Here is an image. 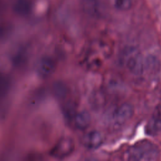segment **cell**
<instances>
[{"instance_id": "1", "label": "cell", "mask_w": 161, "mask_h": 161, "mask_svg": "<svg viewBox=\"0 0 161 161\" xmlns=\"http://www.w3.org/2000/svg\"><path fill=\"white\" fill-rule=\"evenodd\" d=\"M159 149L153 143L143 140L131 147L125 153V158L129 160H156L159 157Z\"/></svg>"}, {"instance_id": "2", "label": "cell", "mask_w": 161, "mask_h": 161, "mask_svg": "<svg viewBox=\"0 0 161 161\" xmlns=\"http://www.w3.org/2000/svg\"><path fill=\"white\" fill-rule=\"evenodd\" d=\"M120 61L135 75H140L144 70L143 57L140 51L134 47H128L123 51Z\"/></svg>"}, {"instance_id": "3", "label": "cell", "mask_w": 161, "mask_h": 161, "mask_svg": "<svg viewBox=\"0 0 161 161\" xmlns=\"http://www.w3.org/2000/svg\"><path fill=\"white\" fill-rule=\"evenodd\" d=\"M75 143L74 140L69 136L60 138L50 151L51 157L56 158H64L70 155L74 151Z\"/></svg>"}, {"instance_id": "4", "label": "cell", "mask_w": 161, "mask_h": 161, "mask_svg": "<svg viewBox=\"0 0 161 161\" xmlns=\"http://www.w3.org/2000/svg\"><path fill=\"white\" fill-rule=\"evenodd\" d=\"M87 57V63L92 67H96L101 64V55L107 58L110 55V50L108 46L102 43H95L90 49Z\"/></svg>"}, {"instance_id": "5", "label": "cell", "mask_w": 161, "mask_h": 161, "mask_svg": "<svg viewBox=\"0 0 161 161\" xmlns=\"http://www.w3.org/2000/svg\"><path fill=\"white\" fill-rule=\"evenodd\" d=\"M134 108L130 103L121 104L113 113V121L116 125L121 126L128 122L133 116Z\"/></svg>"}, {"instance_id": "6", "label": "cell", "mask_w": 161, "mask_h": 161, "mask_svg": "<svg viewBox=\"0 0 161 161\" xmlns=\"http://www.w3.org/2000/svg\"><path fill=\"white\" fill-rule=\"evenodd\" d=\"M145 132L152 136H157L161 133V105H158L155 108L146 125Z\"/></svg>"}, {"instance_id": "7", "label": "cell", "mask_w": 161, "mask_h": 161, "mask_svg": "<svg viewBox=\"0 0 161 161\" xmlns=\"http://www.w3.org/2000/svg\"><path fill=\"white\" fill-rule=\"evenodd\" d=\"M55 70V62L50 57H42L36 64V70L38 75L42 78L50 76Z\"/></svg>"}, {"instance_id": "8", "label": "cell", "mask_w": 161, "mask_h": 161, "mask_svg": "<svg viewBox=\"0 0 161 161\" xmlns=\"http://www.w3.org/2000/svg\"><path fill=\"white\" fill-rule=\"evenodd\" d=\"M104 142V138L101 132L92 130L86 133L82 138L83 145L91 150H95L100 147Z\"/></svg>"}, {"instance_id": "9", "label": "cell", "mask_w": 161, "mask_h": 161, "mask_svg": "<svg viewBox=\"0 0 161 161\" xmlns=\"http://www.w3.org/2000/svg\"><path fill=\"white\" fill-rule=\"evenodd\" d=\"M73 121L75 127L79 130H85L90 125L91 118L90 114L87 111H80L76 113Z\"/></svg>"}, {"instance_id": "10", "label": "cell", "mask_w": 161, "mask_h": 161, "mask_svg": "<svg viewBox=\"0 0 161 161\" xmlns=\"http://www.w3.org/2000/svg\"><path fill=\"white\" fill-rule=\"evenodd\" d=\"M32 9L31 0H15L13 5V12L21 16H25L30 14Z\"/></svg>"}, {"instance_id": "11", "label": "cell", "mask_w": 161, "mask_h": 161, "mask_svg": "<svg viewBox=\"0 0 161 161\" xmlns=\"http://www.w3.org/2000/svg\"><path fill=\"white\" fill-rule=\"evenodd\" d=\"M145 67L152 72H157L159 70L160 64L159 61L155 57L151 56L148 57L145 62Z\"/></svg>"}, {"instance_id": "12", "label": "cell", "mask_w": 161, "mask_h": 161, "mask_svg": "<svg viewBox=\"0 0 161 161\" xmlns=\"http://www.w3.org/2000/svg\"><path fill=\"white\" fill-rule=\"evenodd\" d=\"M114 6L119 11H126L132 6V0H114Z\"/></svg>"}, {"instance_id": "13", "label": "cell", "mask_w": 161, "mask_h": 161, "mask_svg": "<svg viewBox=\"0 0 161 161\" xmlns=\"http://www.w3.org/2000/svg\"><path fill=\"white\" fill-rule=\"evenodd\" d=\"M53 91L55 92V94L60 98H62L65 97L67 91L66 89V86L60 82L57 83L53 86Z\"/></svg>"}, {"instance_id": "14", "label": "cell", "mask_w": 161, "mask_h": 161, "mask_svg": "<svg viewBox=\"0 0 161 161\" xmlns=\"http://www.w3.org/2000/svg\"><path fill=\"white\" fill-rule=\"evenodd\" d=\"M96 0H83L84 3H94Z\"/></svg>"}]
</instances>
